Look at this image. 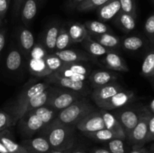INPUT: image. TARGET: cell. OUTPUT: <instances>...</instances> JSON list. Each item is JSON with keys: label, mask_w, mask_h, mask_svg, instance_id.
Returning a JSON list of instances; mask_svg holds the SVG:
<instances>
[{"label": "cell", "mask_w": 154, "mask_h": 153, "mask_svg": "<svg viewBox=\"0 0 154 153\" xmlns=\"http://www.w3.org/2000/svg\"><path fill=\"white\" fill-rule=\"evenodd\" d=\"M91 37L102 46L111 50H115L117 48L120 47L121 40L112 32L93 35Z\"/></svg>", "instance_id": "obj_28"}, {"label": "cell", "mask_w": 154, "mask_h": 153, "mask_svg": "<svg viewBox=\"0 0 154 153\" xmlns=\"http://www.w3.org/2000/svg\"><path fill=\"white\" fill-rule=\"evenodd\" d=\"M35 46V38L32 32L26 27H22L18 32V47L24 58H29L30 53Z\"/></svg>", "instance_id": "obj_15"}, {"label": "cell", "mask_w": 154, "mask_h": 153, "mask_svg": "<svg viewBox=\"0 0 154 153\" xmlns=\"http://www.w3.org/2000/svg\"><path fill=\"white\" fill-rule=\"evenodd\" d=\"M84 24L91 36L112 32L111 28L100 20H87Z\"/></svg>", "instance_id": "obj_29"}, {"label": "cell", "mask_w": 154, "mask_h": 153, "mask_svg": "<svg viewBox=\"0 0 154 153\" xmlns=\"http://www.w3.org/2000/svg\"><path fill=\"white\" fill-rule=\"evenodd\" d=\"M114 19L115 25L122 31L125 32H129L135 29L136 26V22H135L136 17L132 15L120 11Z\"/></svg>", "instance_id": "obj_25"}, {"label": "cell", "mask_w": 154, "mask_h": 153, "mask_svg": "<svg viewBox=\"0 0 154 153\" xmlns=\"http://www.w3.org/2000/svg\"><path fill=\"white\" fill-rule=\"evenodd\" d=\"M54 88V86L51 85L46 90L42 92L40 94H37L32 98L30 99L29 101H27L25 104L23 105L18 110H17L12 115L14 118V122L16 125L17 122L19 121L20 118L27 112L32 110L36 109L38 107L46 105L47 102H48V99H49L50 96H51V93H52L53 90Z\"/></svg>", "instance_id": "obj_8"}, {"label": "cell", "mask_w": 154, "mask_h": 153, "mask_svg": "<svg viewBox=\"0 0 154 153\" xmlns=\"http://www.w3.org/2000/svg\"><path fill=\"white\" fill-rule=\"evenodd\" d=\"M84 96L82 94L77 92L54 86V90L47 102L46 106L59 112L70 106L72 104Z\"/></svg>", "instance_id": "obj_3"}, {"label": "cell", "mask_w": 154, "mask_h": 153, "mask_svg": "<svg viewBox=\"0 0 154 153\" xmlns=\"http://www.w3.org/2000/svg\"><path fill=\"white\" fill-rule=\"evenodd\" d=\"M149 153H154V145L152 146L150 149L149 150Z\"/></svg>", "instance_id": "obj_52"}, {"label": "cell", "mask_w": 154, "mask_h": 153, "mask_svg": "<svg viewBox=\"0 0 154 153\" xmlns=\"http://www.w3.org/2000/svg\"><path fill=\"white\" fill-rule=\"evenodd\" d=\"M124 140L115 138L108 142V149L111 153H129L126 151Z\"/></svg>", "instance_id": "obj_37"}, {"label": "cell", "mask_w": 154, "mask_h": 153, "mask_svg": "<svg viewBox=\"0 0 154 153\" xmlns=\"http://www.w3.org/2000/svg\"><path fill=\"white\" fill-rule=\"evenodd\" d=\"M17 124H18L20 133L23 139L32 137L47 125L34 110L26 112Z\"/></svg>", "instance_id": "obj_4"}, {"label": "cell", "mask_w": 154, "mask_h": 153, "mask_svg": "<svg viewBox=\"0 0 154 153\" xmlns=\"http://www.w3.org/2000/svg\"><path fill=\"white\" fill-rule=\"evenodd\" d=\"M81 44H82L84 49L87 50V52L92 57L104 56L106 55L108 52H111V51H115L111 50H109L108 48L105 47L104 46H102L99 42L94 40L90 34L85 38V39L81 42Z\"/></svg>", "instance_id": "obj_23"}, {"label": "cell", "mask_w": 154, "mask_h": 153, "mask_svg": "<svg viewBox=\"0 0 154 153\" xmlns=\"http://www.w3.org/2000/svg\"><path fill=\"white\" fill-rule=\"evenodd\" d=\"M51 85L46 82H36V83L32 84V85H30L27 88H23L21 91V92L17 95L11 107L9 110H7L11 115H13L23 105L25 104L27 101H29L33 97L46 90Z\"/></svg>", "instance_id": "obj_7"}, {"label": "cell", "mask_w": 154, "mask_h": 153, "mask_svg": "<svg viewBox=\"0 0 154 153\" xmlns=\"http://www.w3.org/2000/svg\"><path fill=\"white\" fill-rule=\"evenodd\" d=\"M54 53L64 63L87 62L92 58V56L88 52L82 50L65 49L63 50L55 51Z\"/></svg>", "instance_id": "obj_14"}, {"label": "cell", "mask_w": 154, "mask_h": 153, "mask_svg": "<svg viewBox=\"0 0 154 153\" xmlns=\"http://www.w3.org/2000/svg\"><path fill=\"white\" fill-rule=\"evenodd\" d=\"M144 45V40L138 36H129L121 40L120 46L127 51H136Z\"/></svg>", "instance_id": "obj_32"}, {"label": "cell", "mask_w": 154, "mask_h": 153, "mask_svg": "<svg viewBox=\"0 0 154 153\" xmlns=\"http://www.w3.org/2000/svg\"><path fill=\"white\" fill-rule=\"evenodd\" d=\"M67 29L72 44L81 43L89 34L84 24L78 22H72Z\"/></svg>", "instance_id": "obj_26"}, {"label": "cell", "mask_w": 154, "mask_h": 153, "mask_svg": "<svg viewBox=\"0 0 154 153\" xmlns=\"http://www.w3.org/2000/svg\"><path fill=\"white\" fill-rule=\"evenodd\" d=\"M113 113L120 122L127 137L129 134L138 124L141 116V110H135L134 109L124 106L120 109H117Z\"/></svg>", "instance_id": "obj_9"}, {"label": "cell", "mask_w": 154, "mask_h": 153, "mask_svg": "<svg viewBox=\"0 0 154 153\" xmlns=\"http://www.w3.org/2000/svg\"><path fill=\"white\" fill-rule=\"evenodd\" d=\"M83 134L90 139L93 140L97 142H108L115 138H120L117 134L107 128L101 129L91 133H84Z\"/></svg>", "instance_id": "obj_30"}, {"label": "cell", "mask_w": 154, "mask_h": 153, "mask_svg": "<svg viewBox=\"0 0 154 153\" xmlns=\"http://www.w3.org/2000/svg\"><path fill=\"white\" fill-rule=\"evenodd\" d=\"M0 140L8 153H27L25 148L15 141L14 136L10 129L0 132Z\"/></svg>", "instance_id": "obj_24"}, {"label": "cell", "mask_w": 154, "mask_h": 153, "mask_svg": "<svg viewBox=\"0 0 154 153\" xmlns=\"http://www.w3.org/2000/svg\"><path fill=\"white\" fill-rule=\"evenodd\" d=\"M2 18L1 17V16H0V28H1V27H2Z\"/></svg>", "instance_id": "obj_53"}, {"label": "cell", "mask_w": 154, "mask_h": 153, "mask_svg": "<svg viewBox=\"0 0 154 153\" xmlns=\"http://www.w3.org/2000/svg\"><path fill=\"white\" fill-rule=\"evenodd\" d=\"M29 70L32 74L39 77H46L51 74L45 63V58H29Z\"/></svg>", "instance_id": "obj_27"}, {"label": "cell", "mask_w": 154, "mask_h": 153, "mask_svg": "<svg viewBox=\"0 0 154 153\" xmlns=\"http://www.w3.org/2000/svg\"><path fill=\"white\" fill-rule=\"evenodd\" d=\"M24 64V56L18 46H12L5 58V68L9 72L16 73L20 70Z\"/></svg>", "instance_id": "obj_16"}, {"label": "cell", "mask_w": 154, "mask_h": 153, "mask_svg": "<svg viewBox=\"0 0 154 153\" xmlns=\"http://www.w3.org/2000/svg\"><path fill=\"white\" fill-rule=\"evenodd\" d=\"M99 112H100L101 116H102V118H103L105 128L114 132L120 139L126 140V133H125L122 125L120 124V122L117 120V118H116L114 113L103 109L99 110Z\"/></svg>", "instance_id": "obj_17"}, {"label": "cell", "mask_w": 154, "mask_h": 153, "mask_svg": "<svg viewBox=\"0 0 154 153\" xmlns=\"http://www.w3.org/2000/svg\"><path fill=\"white\" fill-rule=\"evenodd\" d=\"M150 112L146 108L141 110V116L138 124L132 130L126 137V140L132 147H143L147 143L148 134V122Z\"/></svg>", "instance_id": "obj_5"}, {"label": "cell", "mask_w": 154, "mask_h": 153, "mask_svg": "<svg viewBox=\"0 0 154 153\" xmlns=\"http://www.w3.org/2000/svg\"><path fill=\"white\" fill-rule=\"evenodd\" d=\"M0 153H8L1 140H0Z\"/></svg>", "instance_id": "obj_49"}, {"label": "cell", "mask_w": 154, "mask_h": 153, "mask_svg": "<svg viewBox=\"0 0 154 153\" xmlns=\"http://www.w3.org/2000/svg\"><path fill=\"white\" fill-rule=\"evenodd\" d=\"M147 109L148 110V111L150 113L154 114V99H153V100L150 102V105H149L148 107H147Z\"/></svg>", "instance_id": "obj_48"}, {"label": "cell", "mask_w": 154, "mask_h": 153, "mask_svg": "<svg viewBox=\"0 0 154 153\" xmlns=\"http://www.w3.org/2000/svg\"><path fill=\"white\" fill-rule=\"evenodd\" d=\"M75 126L51 122L40 132V136L48 140L52 149L67 151L73 147L75 141Z\"/></svg>", "instance_id": "obj_1"}, {"label": "cell", "mask_w": 154, "mask_h": 153, "mask_svg": "<svg viewBox=\"0 0 154 153\" xmlns=\"http://www.w3.org/2000/svg\"><path fill=\"white\" fill-rule=\"evenodd\" d=\"M6 43V30L0 28V59Z\"/></svg>", "instance_id": "obj_43"}, {"label": "cell", "mask_w": 154, "mask_h": 153, "mask_svg": "<svg viewBox=\"0 0 154 153\" xmlns=\"http://www.w3.org/2000/svg\"><path fill=\"white\" fill-rule=\"evenodd\" d=\"M11 0H0V16L4 19L8 10Z\"/></svg>", "instance_id": "obj_42"}, {"label": "cell", "mask_w": 154, "mask_h": 153, "mask_svg": "<svg viewBox=\"0 0 154 153\" xmlns=\"http://www.w3.org/2000/svg\"><path fill=\"white\" fill-rule=\"evenodd\" d=\"M67 153H87L84 151H81V150H72V148L69 150H67Z\"/></svg>", "instance_id": "obj_50"}, {"label": "cell", "mask_w": 154, "mask_h": 153, "mask_svg": "<svg viewBox=\"0 0 154 153\" xmlns=\"http://www.w3.org/2000/svg\"><path fill=\"white\" fill-rule=\"evenodd\" d=\"M144 30L150 39L154 40V14L150 15L144 23Z\"/></svg>", "instance_id": "obj_40"}, {"label": "cell", "mask_w": 154, "mask_h": 153, "mask_svg": "<svg viewBox=\"0 0 154 153\" xmlns=\"http://www.w3.org/2000/svg\"><path fill=\"white\" fill-rule=\"evenodd\" d=\"M14 118L7 110H0V132L14 126Z\"/></svg>", "instance_id": "obj_36"}, {"label": "cell", "mask_w": 154, "mask_h": 153, "mask_svg": "<svg viewBox=\"0 0 154 153\" xmlns=\"http://www.w3.org/2000/svg\"><path fill=\"white\" fill-rule=\"evenodd\" d=\"M121 7V11L129 14L136 17V3L135 0H119Z\"/></svg>", "instance_id": "obj_39"}, {"label": "cell", "mask_w": 154, "mask_h": 153, "mask_svg": "<svg viewBox=\"0 0 154 153\" xmlns=\"http://www.w3.org/2000/svg\"><path fill=\"white\" fill-rule=\"evenodd\" d=\"M102 62L108 68L112 70L120 72H128L129 70L124 58L115 52V51H111L104 56Z\"/></svg>", "instance_id": "obj_21"}, {"label": "cell", "mask_w": 154, "mask_h": 153, "mask_svg": "<svg viewBox=\"0 0 154 153\" xmlns=\"http://www.w3.org/2000/svg\"><path fill=\"white\" fill-rule=\"evenodd\" d=\"M38 2H42V1H43V0H38Z\"/></svg>", "instance_id": "obj_54"}, {"label": "cell", "mask_w": 154, "mask_h": 153, "mask_svg": "<svg viewBox=\"0 0 154 153\" xmlns=\"http://www.w3.org/2000/svg\"><path fill=\"white\" fill-rule=\"evenodd\" d=\"M38 0H24L20 11L21 20L25 27L29 28L32 23L38 11Z\"/></svg>", "instance_id": "obj_19"}, {"label": "cell", "mask_w": 154, "mask_h": 153, "mask_svg": "<svg viewBox=\"0 0 154 153\" xmlns=\"http://www.w3.org/2000/svg\"><path fill=\"white\" fill-rule=\"evenodd\" d=\"M72 44V42L71 40L69 32H68L67 27L66 26L65 24H61L60 32H59L58 34V37H57V42H56L55 51L63 50L67 49Z\"/></svg>", "instance_id": "obj_31"}, {"label": "cell", "mask_w": 154, "mask_h": 153, "mask_svg": "<svg viewBox=\"0 0 154 153\" xmlns=\"http://www.w3.org/2000/svg\"><path fill=\"white\" fill-rule=\"evenodd\" d=\"M45 61L46 63L47 68L51 74L59 70L64 64V62H62L54 52L47 54L46 56L45 57Z\"/></svg>", "instance_id": "obj_34"}, {"label": "cell", "mask_w": 154, "mask_h": 153, "mask_svg": "<svg viewBox=\"0 0 154 153\" xmlns=\"http://www.w3.org/2000/svg\"><path fill=\"white\" fill-rule=\"evenodd\" d=\"M23 2L24 0H14L13 12L15 16H18L20 15V11Z\"/></svg>", "instance_id": "obj_44"}, {"label": "cell", "mask_w": 154, "mask_h": 153, "mask_svg": "<svg viewBox=\"0 0 154 153\" xmlns=\"http://www.w3.org/2000/svg\"><path fill=\"white\" fill-rule=\"evenodd\" d=\"M154 141V114L150 113L148 122V134L147 142Z\"/></svg>", "instance_id": "obj_41"}, {"label": "cell", "mask_w": 154, "mask_h": 153, "mask_svg": "<svg viewBox=\"0 0 154 153\" xmlns=\"http://www.w3.org/2000/svg\"><path fill=\"white\" fill-rule=\"evenodd\" d=\"M96 10L99 20L107 22L114 19L121 11V7L119 0H109Z\"/></svg>", "instance_id": "obj_18"}, {"label": "cell", "mask_w": 154, "mask_h": 153, "mask_svg": "<svg viewBox=\"0 0 154 153\" xmlns=\"http://www.w3.org/2000/svg\"><path fill=\"white\" fill-rule=\"evenodd\" d=\"M46 153H67L66 151H59V150H55V149H51L49 152Z\"/></svg>", "instance_id": "obj_51"}, {"label": "cell", "mask_w": 154, "mask_h": 153, "mask_svg": "<svg viewBox=\"0 0 154 153\" xmlns=\"http://www.w3.org/2000/svg\"><path fill=\"white\" fill-rule=\"evenodd\" d=\"M61 24L59 22H54L51 24L45 31L42 39V45L46 50L54 52L55 51L56 42L58 37Z\"/></svg>", "instance_id": "obj_22"}, {"label": "cell", "mask_w": 154, "mask_h": 153, "mask_svg": "<svg viewBox=\"0 0 154 153\" xmlns=\"http://www.w3.org/2000/svg\"><path fill=\"white\" fill-rule=\"evenodd\" d=\"M141 74L146 77H154V52L151 51L144 58L141 65Z\"/></svg>", "instance_id": "obj_33"}, {"label": "cell", "mask_w": 154, "mask_h": 153, "mask_svg": "<svg viewBox=\"0 0 154 153\" xmlns=\"http://www.w3.org/2000/svg\"><path fill=\"white\" fill-rule=\"evenodd\" d=\"M62 67L71 70L75 74L85 75L89 76L90 75V69L87 66L83 64V62H75V63H64Z\"/></svg>", "instance_id": "obj_38"}, {"label": "cell", "mask_w": 154, "mask_h": 153, "mask_svg": "<svg viewBox=\"0 0 154 153\" xmlns=\"http://www.w3.org/2000/svg\"><path fill=\"white\" fill-rule=\"evenodd\" d=\"M135 98V94L133 92L130 90H126L124 88L114 94L103 104L101 105L99 108L108 111L120 109L132 103Z\"/></svg>", "instance_id": "obj_12"}, {"label": "cell", "mask_w": 154, "mask_h": 153, "mask_svg": "<svg viewBox=\"0 0 154 153\" xmlns=\"http://www.w3.org/2000/svg\"><path fill=\"white\" fill-rule=\"evenodd\" d=\"M84 1L85 0H69L67 2V7L71 10L76 9L77 7Z\"/></svg>", "instance_id": "obj_45"}, {"label": "cell", "mask_w": 154, "mask_h": 153, "mask_svg": "<svg viewBox=\"0 0 154 153\" xmlns=\"http://www.w3.org/2000/svg\"><path fill=\"white\" fill-rule=\"evenodd\" d=\"M20 145L27 153H46L52 149L48 140L42 136L23 139Z\"/></svg>", "instance_id": "obj_13"}, {"label": "cell", "mask_w": 154, "mask_h": 153, "mask_svg": "<svg viewBox=\"0 0 154 153\" xmlns=\"http://www.w3.org/2000/svg\"><path fill=\"white\" fill-rule=\"evenodd\" d=\"M153 52H154V51H153Z\"/></svg>", "instance_id": "obj_55"}, {"label": "cell", "mask_w": 154, "mask_h": 153, "mask_svg": "<svg viewBox=\"0 0 154 153\" xmlns=\"http://www.w3.org/2000/svg\"><path fill=\"white\" fill-rule=\"evenodd\" d=\"M153 1H154V0H153Z\"/></svg>", "instance_id": "obj_56"}, {"label": "cell", "mask_w": 154, "mask_h": 153, "mask_svg": "<svg viewBox=\"0 0 154 153\" xmlns=\"http://www.w3.org/2000/svg\"><path fill=\"white\" fill-rule=\"evenodd\" d=\"M124 89L120 84L114 82L108 83L102 86L94 88L92 92V98L98 107L109 100L111 97L119 92Z\"/></svg>", "instance_id": "obj_11"}, {"label": "cell", "mask_w": 154, "mask_h": 153, "mask_svg": "<svg viewBox=\"0 0 154 153\" xmlns=\"http://www.w3.org/2000/svg\"><path fill=\"white\" fill-rule=\"evenodd\" d=\"M94 110L96 107L86 98L83 97L70 106L59 111L51 122L75 127L84 116Z\"/></svg>", "instance_id": "obj_2"}, {"label": "cell", "mask_w": 154, "mask_h": 153, "mask_svg": "<svg viewBox=\"0 0 154 153\" xmlns=\"http://www.w3.org/2000/svg\"><path fill=\"white\" fill-rule=\"evenodd\" d=\"M108 1L109 0H85L84 2L77 7L76 10L81 12L90 11V10L97 9L98 8L108 2Z\"/></svg>", "instance_id": "obj_35"}, {"label": "cell", "mask_w": 154, "mask_h": 153, "mask_svg": "<svg viewBox=\"0 0 154 153\" xmlns=\"http://www.w3.org/2000/svg\"><path fill=\"white\" fill-rule=\"evenodd\" d=\"M45 82L59 88L77 92L83 95H86V93L88 92V88L85 82L73 80L70 78L57 74L55 72L45 77Z\"/></svg>", "instance_id": "obj_6"}, {"label": "cell", "mask_w": 154, "mask_h": 153, "mask_svg": "<svg viewBox=\"0 0 154 153\" xmlns=\"http://www.w3.org/2000/svg\"><path fill=\"white\" fill-rule=\"evenodd\" d=\"M88 79L91 85L96 88L114 82L117 79V75L108 70H95L90 74Z\"/></svg>", "instance_id": "obj_20"}, {"label": "cell", "mask_w": 154, "mask_h": 153, "mask_svg": "<svg viewBox=\"0 0 154 153\" xmlns=\"http://www.w3.org/2000/svg\"><path fill=\"white\" fill-rule=\"evenodd\" d=\"M90 153H111L108 148H96L92 149Z\"/></svg>", "instance_id": "obj_47"}, {"label": "cell", "mask_w": 154, "mask_h": 153, "mask_svg": "<svg viewBox=\"0 0 154 153\" xmlns=\"http://www.w3.org/2000/svg\"><path fill=\"white\" fill-rule=\"evenodd\" d=\"M76 129L84 133H91L105 128L103 118L99 110H94L84 116L75 126Z\"/></svg>", "instance_id": "obj_10"}, {"label": "cell", "mask_w": 154, "mask_h": 153, "mask_svg": "<svg viewBox=\"0 0 154 153\" xmlns=\"http://www.w3.org/2000/svg\"><path fill=\"white\" fill-rule=\"evenodd\" d=\"M129 153H149V150L144 147H132Z\"/></svg>", "instance_id": "obj_46"}]
</instances>
